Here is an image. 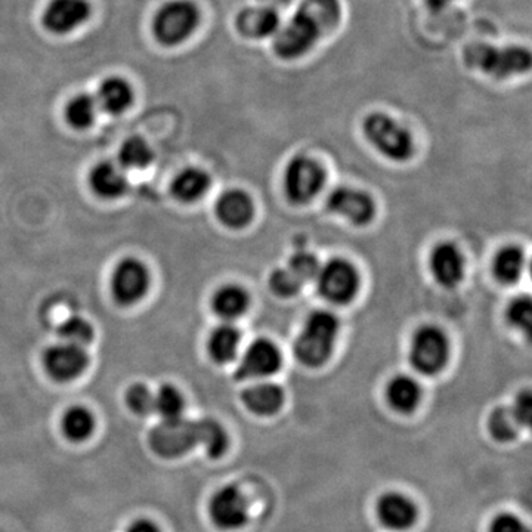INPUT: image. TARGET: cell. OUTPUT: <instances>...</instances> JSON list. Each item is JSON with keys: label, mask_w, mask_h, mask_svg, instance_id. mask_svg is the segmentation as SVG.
Masks as SVG:
<instances>
[{"label": "cell", "mask_w": 532, "mask_h": 532, "mask_svg": "<svg viewBox=\"0 0 532 532\" xmlns=\"http://www.w3.org/2000/svg\"><path fill=\"white\" fill-rule=\"evenodd\" d=\"M114 298L122 305H133L147 295L150 289V272L138 259H123L114 269L111 278Z\"/></svg>", "instance_id": "cell-10"}, {"label": "cell", "mask_w": 532, "mask_h": 532, "mask_svg": "<svg viewBox=\"0 0 532 532\" xmlns=\"http://www.w3.org/2000/svg\"><path fill=\"white\" fill-rule=\"evenodd\" d=\"M379 521L389 530L405 531L417 521V507L407 496L386 493L377 501Z\"/></svg>", "instance_id": "cell-17"}, {"label": "cell", "mask_w": 532, "mask_h": 532, "mask_svg": "<svg viewBox=\"0 0 532 532\" xmlns=\"http://www.w3.org/2000/svg\"><path fill=\"white\" fill-rule=\"evenodd\" d=\"M210 178L199 167H187L176 175L172 182V193L182 203H194L207 193Z\"/></svg>", "instance_id": "cell-23"}, {"label": "cell", "mask_w": 532, "mask_h": 532, "mask_svg": "<svg viewBox=\"0 0 532 532\" xmlns=\"http://www.w3.org/2000/svg\"><path fill=\"white\" fill-rule=\"evenodd\" d=\"M201 445L210 457H221L227 451L228 436L216 420H200Z\"/></svg>", "instance_id": "cell-32"}, {"label": "cell", "mask_w": 532, "mask_h": 532, "mask_svg": "<svg viewBox=\"0 0 532 532\" xmlns=\"http://www.w3.org/2000/svg\"><path fill=\"white\" fill-rule=\"evenodd\" d=\"M488 428H490V433L496 441L509 442L518 435L519 425L516 423L510 408L500 407L491 414Z\"/></svg>", "instance_id": "cell-33"}, {"label": "cell", "mask_w": 532, "mask_h": 532, "mask_svg": "<svg viewBox=\"0 0 532 532\" xmlns=\"http://www.w3.org/2000/svg\"><path fill=\"white\" fill-rule=\"evenodd\" d=\"M241 399L247 410L256 416H272L284 404V394L280 386L268 382L250 386L243 392Z\"/></svg>", "instance_id": "cell-21"}, {"label": "cell", "mask_w": 532, "mask_h": 532, "mask_svg": "<svg viewBox=\"0 0 532 532\" xmlns=\"http://www.w3.org/2000/svg\"><path fill=\"white\" fill-rule=\"evenodd\" d=\"M200 23V12L191 0H170L157 11L153 32L162 45L175 46L190 39Z\"/></svg>", "instance_id": "cell-5"}, {"label": "cell", "mask_w": 532, "mask_h": 532, "mask_svg": "<svg viewBox=\"0 0 532 532\" xmlns=\"http://www.w3.org/2000/svg\"><path fill=\"white\" fill-rule=\"evenodd\" d=\"M98 107L110 114H122L133 102L132 86L120 77H108L101 83Z\"/></svg>", "instance_id": "cell-22"}, {"label": "cell", "mask_w": 532, "mask_h": 532, "mask_svg": "<svg viewBox=\"0 0 532 532\" xmlns=\"http://www.w3.org/2000/svg\"><path fill=\"white\" fill-rule=\"evenodd\" d=\"M249 295L238 286H224L213 296V311L224 320H237L249 309Z\"/></svg>", "instance_id": "cell-26"}, {"label": "cell", "mask_w": 532, "mask_h": 532, "mask_svg": "<svg viewBox=\"0 0 532 532\" xmlns=\"http://www.w3.org/2000/svg\"><path fill=\"white\" fill-rule=\"evenodd\" d=\"M324 182L323 167L308 156L293 157L284 172V191L293 204L311 203L323 190Z\"/></svg>", "instance_id": "cell-7"}, {"label": "cell", "mask_w": 532, "mask_h": 532, "mask_svg": "<svg viewBox=\"0 0 532 532\" xmlns=\"http://www.w3.org/2000/svg\"><path fill=\"white\" fill-rule=\"evenodd\" d=\"M216 215L225 227L231 230H241L252 222L255 216V206L244 191L231 190L219 197Z\"/></svg>", "instance_id": "cell-19"}, {"label": "cell", "mask_w": 532, "mask_h": 532, "mask_svg": "<svg viewBox=\"0 0 532 532\" xmlns=\"http://www.w3.org/2000/svg\"><path fill=\"white\" fill-rule=\"evenodd\" d=\"M506 318L510 326L530 334L532 326V302L530 296H519L509 303Z\"/></svg>", "instance_id": "cell-35"}, {"label": "cell", "mask_w": 532, "mask_h": 532, "mask_svg": "<svg viewBox=\"0 0 532 532\" xmlns=\"http://www.w3.org/2000/svg\"><path fill=\"white\" fill-rule=\"evenodd\" d=\"M326 204L327 209L334 215L342 216L357 227H366L376 215L373 199L364 191L354 190V188H336L327 197Z\"/></svg>", "instance_id": "cell-11"}, {"label": "cell", "mask_w": 532, "mask_h": 532, "mask_svg": "<svg viewBox=\"0 0 532 532\" xmlns=\"http://www.w3.org/2000/svg\"><path fill=\"white\" fill-rule=\"evenodd\" d=\"M411 366L425 376H435L447 366L450 343L441 329L423 326L413 334L410 345Z\"/></svg>", "instance_id": "cell-6"}, {"label": "cell", "mask_w": 532, "mask_h": 532, "mask_svg": "<svg viewBox=\"0 0 532 532\" xmlns=\"http://www.w3.org/2000/svg\"><path fill=\"white\" fill-rule=\"evenodd\" d=\"M454 0H425L426 6L433 12L444 11L447 6H450Z\"/></svg>", "instance_id": "cell-42"}, {"label": "cell", "mask_w": 532, "mask_h": 532, "mask_svg": "<svg viewBox=\"0 0 532 532\" xmlns=\"http://www.w3.org/2000/svg\"><path fill=\"white\" fill-rule=\"evenodd\" d=\"M92 190L104 199H117L128 190L125 169L119 163L102 162L92 169Z\"/></svg>", "instance_id": "cell-20"}, {"label": "cell", "mask_w": 532, "mask_h": 532, "mask_svg": "<svg viewBox=\"0 0 532 532\" xmlns=\"http://www.w3.org/2000/svg\"><path fill=\"white\" fill-rule=\"evenodd\" d=\"M185 402L181 392L172 385H165L154 394V413L162 417L163 422L182 419Z\"/></svg>", "instance_id": "cell-31"}, {"label": "cell", "mask_w": 532, "mask_h": 532, "mask_svg": "<svg viewBox=\"0 0 532 532\" xmlns=\"http://www.w3.org/2000/svg\"><path fill=\"white\" fill-rule=\"evenodd\" d=\"M63 342L73 343L77 346H85L94 339V329L91 324L82 317H70L61 324L58 329Z\"/></svg>", "instance_id": "cell-34"}, {"label": "cell", "mask_w": 532, "mask_h": 532, "mask_svg": "<svg viewBox=\"0 0 532 532\" xmlns=\"http://www.w3.org/2000/svg\"><path fill=\"white\" fill-rule=\"evenodd\" d=\"M463 61L494 79L521 76L531 70V52L524 46H494L490 43H470L463 51Z\"/></svg>", "instance_id": "cell-2"}, {"label": "cell", "mask_w": 532, "mask_h": 532, "mask_svg": "<svg viewBox=\"0 0 532 532\" xmlns=\"http://www.w3.org/2000/svg\"><path fill=\"white\" fill-rule=\"evenodd\" d=\"M89 358L83 346L61 342L51 346L43 355V364L49 376L58 382H70L88 367Z\"/></svg>", "instance_id": "cell-13"}, {"label": "cell", "mask_w": 532, "mask_h": 532, "mask_svg": "<svg viewBox=\"0 0 532 532\" xmlns=\"http://www.w3.org/2000/svg\"><path fill=\"white\" fill-rule=\"evenodd\" d=\"M91 17L88 0H51L43 12L42 23L48 32L68 34L85 26Z\"/></svg>", "instance_id": "cell-15"}, {"label": "cell", "mask_w": 532, "mask_h": 532, "mask_svg": "<svg viewBox=\"0 0 532 532\" xmlns=\"http://www.w3.org/2000/svg\"><path fill=\"white\" fill-rule=\"evenodd\" d=\"M95 429V419L85 407H73L63 419V431L70 441L80 442L88 439Z\"/></svg>", "instance_id": "cell-29"}, {"label": "cell", "mask_w": 532, "mask_h": 532, "mask_svg": "<svg viewBox=\"0 0 532 532\" xmlns=\"http://www.w3.org/2000/svg\"><path fill=\"white\" fill-rule=\"evenodd\" d=\"M153 157V151L147 141L139 136H132L120 147L119 165L123 169H142L150 165Z\"/></svg>", "instance_id": "cell-30"}, {"label": "cell", "mask_w": 532, "mask_h": 532, "mask_svg": "<svg viewBox=\"0 0 532 532\" xmlns=\"http://www.w3.org/2000/svg\"><path fill=\"white\" fill-rule=\"evenodd\" d=\"M490 532H530V528L512 513H500L493 519Z\"/></svg>", "instance_id": "cell-40"}, {"label": "cell", "mask_w": 532, "mask_h": 532, "mask_svg": "<svg viewBox=\"0 0 532 532\" xmlns=\"http://www.w3.org/2000/svg\"><path fill=\"white\" fill-rule=\"evenodd\" d=\"M287 268L303 284L306 281H312L317 278L321 265L320 261L312 253L306 252V250H299V252L293 253Z\"/></svg>", "instance_id": "cell-36"}, {"label": "cell", "mask_w": 532, "mask_h": 532, "mask_svg": "<svg viewBox=\"0 0 532 532\" xmlns=\"http://www.w3.org/2000/svg\"><path fill=\"white\" fill-rule=\"evenodd\" d=\"M422 398V389L416 380L408 376H395L386 386V399L398 413L416 410Z\"/></svg>", "instance_id": "cell-24"}, {"label": "cell", "mask_w": 532, "mask_h": 532, "mask_svg": "<svg viewBox=\"0 0 532 532\" xmlns=\"http://www.w3.org/2000/svg\"><path fill=\"white\" fill-rule=\"evenodd\" d=\"M281 367V354L268 339H258L244 351L235 377L238 380L265 379L277 373Z\"/></svg>", "instance_id": "cell-12"}, {"label": "cell", "mask_w": 532, "mask_h": 532, "mask_svg": "<svg viewBox=\"0 0 532 532\" xmlns=\"http://www.w3.org/2000/svg\"><path fill=\"white\" fill-rule=\"evenodd\" d=\"M235 29L246 39H266L280 30V15L266 6H250L235 18Z\"/></svg>", "instance_id": "cell-18"}, {"label": "cell", "mask_w": 532, "mask_h": 532, "mask_svg": "<svg viewBox=\"0 0 532 532\" xmlns=\"http://www.w3.org/2000/svg\"><path fill=\"white\" fill-rule=\"evenodd\" d=\"M240 343L241 334L238 329H235L231 324H222L210 333L207 348H209L210 357L215 363L228 364L237 357Z\"/></svg>", "instance_id": "cell-25"}, {"label": "cell", "mask_w": 532, "mask_h": 532, "mask_svg": "<svg viewBox=\"0 0 532 532\" xmlns=\"http://www.w3.org/2000/svg\"><path fill=\"white\" fill-rule=\"evenodd\" d=\"M98 108L97 98L89 94L77 95L67 104V122L76 129L88 128L97 119Z\"/></svg>", "instance_id": "cell-28"}, {"label": "cell", "mask_w": 532, "mask_h": 532, "mask_svg": "<svg viewBox=\"0 0 532 532\" xmlns=\"http://www.w3.org/2000/svg\"><path fill=\"white\" fill-rule=\"evenodd\" d=\"M339 327V320L333 312H311L306 317L293 348L299 363L311 368L324 366L332 357Z\"/></svg>", "instance_id": "cell-3"}, {"label": "cell", "mask_w": 532, "mask_h": 532, "mask_svg": "<svg viewBox=\"0 0 532 532\" xmlns=\"http://www.w3.org/2000/svg\"><path fill=\"white\" fill-rule=\"evenodd\" d=\"M516 423L522 428H528L532 419V398L530 391H522L515 399V404L510 408Z\"/></svg>", "instance_id": "cell-39"}, {"label": "cell", "mask_w": 532, "mask_h": 532, "mask_svg": "<svg viewBox=\"0 0 532 532\" xmlns=\"http://www.w3.org/2000/svg\"><path fill=\"white\" fill-rule=\"evenodd\" d=\"M126 402L133 413L148 416L154 413V394L145 385H133L126 394Z\"/></svg>", "instance_id": "cell-38"}, {"label": "cell", "mask_w": 532, "mask_h": 532, "mask_svg": "<svg viewBox=\"0 0 532 532\" xmlns=\"http://www.w3.org/2000/svg\"><path fill=\"white\" fill-rule=\"evenodd\" d=\"M525 268V255L522 249L516 246H506L497 252L493 261V274L501 284L512 286Z\"/></svg>", "instance_id": "cell-27"}, {"label": "cell", "mask_w": 532, "mask_h": 532, "mask_svg": "<svg viewBox=\"0 0 532 532\" xmlns=\"http://www.w3.org/2000/svg\"><path fill=\"white\" fill-rule=\"evenodd\" d=\"M429 269L436 283L444 289H454L465 278V258L456 244L442 241L433 247Z\"/></svg>", "instance_id": "cell-16"}, {"label": "cell", "mask_w": 532, "mask_h": 532, "mask_svg": "<svg viewBox=\"0 0 532 532\" xmlns=\"http://www.w3.org/2000/svg\"><path fill=\"white\" fill-rule=\"evenodd\" d=\"M340 18V0H300L289 23L275 34V54L281 60H298L332 33Z\"/></svg>", "instance_id": "cell-1"}, {"label": "cell", "mask_w": 532, "mask_h": 532, "mask_svg": "<svg viewBox=\"0 0 532 532\" xmlns=\"http://www.w3.org/2000/svg\"><path fill=\"white\" fill-rule=\"evenodd\" d=\"M128 532H160V530L153 522L141 519V521L133 522Z\"/></svg>", "instance_id": "cell-41"}, {"label": "cell", "mask_w": 532, "mask_h": 532, "mask_svg": "<svg viewBox=\"0 0 532 532\" xmlns=\"http://www.w3.org/2000/svg\"><path fill=\"white\" fill-rule=\"evenodd\" d=\"M153 451L159 456L173 459L193 450L201 444L200 420L188 422L185 419L163 422L150 435Z\"/></svg>", "instance_id": "cell-9"}, {"label": "cell", "mask_w": 532, "mask_h": 532, "mask_svg": "<svg viewBox=\"0 0 532 532\" xmlns=\"http://www.w3.org/2000/svg\"><path fill=\"white\" fill-rule=\"evenodd\" d=\"M302 283L289 268H277L269 275V289L280 298H293L298 295Z\"/></svg>", "instance_id": "cell-37"}, {"label": "cell", "mask_w": 532, "mask_h": 532, "mask_svg": "<svg viewBox=\"0 0 532 532\" xmlns=\"http://www.w3.org/2000/svg\"><path fill=\"white\" fill-rule=\"evenodd\" d=\"M315 280L320 295L334 305H346L354 300L360 287L357 269L345 259H332L321 266Z\"/></svg>", "instance_id": "cell-8"}, {"label": "cell", "mask_w": 532, "mask_h": 532, "mask_svg": "<svg viewBox=\"0 0 532 532\" xmlns=\"http://www.w3.org/2000/svg\"><path fill=\"white\" fill-rule=\"evenodd\" d=\"M210 518L221 530L233 531L243 527L249 518L246 497L235 487L216 491L209 503Z\"/></svg>", "instance_id": "cell-14"}, {"label": "cell", "mask_w": 532, "mask_h": 532, "mask_svg": "<svg viewBox=\"0 0 532 532\" xmlns=\"http://www.w3.org/2000/svg\"><path fill=\"white\" fill-rule=\"evenodd\" d=\"M363 133L368 144L392 162H407L413 157V136L388 114L376 111L364 117Z\"/></svg>", "instance_id": "cell-4"}]
</instances>
